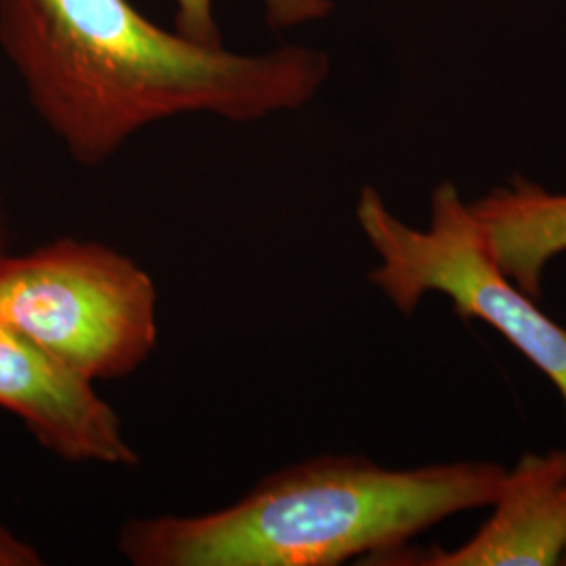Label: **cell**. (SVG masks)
I'll use <instances>...</instances> for the list:
<instances>
[{
	"mask_svg": "<svg viewBox=\"0 0 566 566\" xmlns=\"http://www.w3.org/2000/svg\"><path fill=\"white\" fill-rule=\"evenodd\" d=\"M177 32L191 41L219 46L221 30L214 20V0H175ZM264 15L273 28H287L304 21L324 18L329 11L327 0H263Z\"/></svg>",
	"mask_w": 566,
	"mask_h": 566,
	"instance_id": "8",
	"label": "cell"
},
{
	"mask_svg": "<svg viewBox=\"0 0 566 566\" xmlns=\"http://www.w3.org/2000/svg\"><path fill=\"white\" fill-rule=\"evenodd\" d=\"M497 266L531 298H542L547 264L566 252V193L514 177L468 203Z\"/></svg>",
	"mask_w": 566,
	"mask_h": 566,
	"instance_id": "7",
	"label": "cell"
},
{
	"mask_svg": "<svg viewBox=\"0 0 566 566\" xmlns=\"http://www.w3.org/2000/svg\"><path fill=\"white\" fill-rule=\"evenodd\" d=\"M357 221L380 256L369 282L399 313H416L426 294H443L462 319H481L504 336L546 376L566 407V327L547 317L491 259L453 182L434 189L428 229L397 219L374 187L361 189Z\"/></svg>",
	"mask_w": 566,
	"mask_h": 566,
	"instance_id": "3",
	"label": "cell"
},
{
	"mask_svg": "<svg viewBox=\"0 0 566 566\" xmlns=\"http://www.w3.org/2000/svg\"><path fill=\"white\" fill-rule=\"evenodd\" d=\"M504 474L479 460L395 470L319 455L266 476L231 506L128 521L118 547L137 566L376 565L449 516L491 507Z\"/></svg>",
	"mask_w": 566,
	"mask_h": 566,
	"instance_id": "2",
	"label": "cell"
},
{
	"mask_svg": "<svg viewBox=\"0 0 566 566\" xmlns=\"http://www.w3.org/2000/svg\"><path fill=\"white\" fill-rule=\"evenodd\" d=\"M2 235H4V224H2V200H0V256L4 254L2 252Z\"/></svg>",
	"mask_w": 566,
	"mask_h": 566,
	"instance_id": "10",
	"label": "cell"
},
{
	"mask_svg": "<svg viewBox=\"0 0 566 566\" xmlns=\"http://www.w3.org/2000/svg\"><path fill=\"white\" fill-rule=\"evenodd\" d=\"M493 512L465 544L413 549L376 565L556 566L566 554V451L525 453L506 470Z\"/></svg>",
	"mask_w": 566,
	"mask_h": 566,
	"instance_id": "6",
	"label": "cell"
},
{
	"mask_svg": "<svg viewBox=\"0 0 566 566\" xmlns=\"http://www.w3.org/2000/svg\"><path fill=\"white\" fill-rule=\"evenodd\" d=\"M0 322L88 380L137 371L158 343V290L139 264L99 242L61 238L0 256Z\"/></svg>",
	"mask_w": 566,
	"mask_h": 566,
	"instance_id": "4",
	"label": "cell"
},
{
	"mask_svg": "<svg viewBox=\"0 0 566 566\" xmlns=\"http://www.w3.org/2000/svg\"><path fill=\"white\" fill-rule=\"evenodd\" d=\"M0 407L15 413L42 447L67 462L137 465L120 418L95 382L57 355L0 322Z\"/></svg>",
	"mask_w": 566,
	"mask_h": 566,
	"instance_id": "5",
	"label": "cell"
},
{
	"mask_svg": "<svg viewBox=\"0 0 566 566\" xmlns=\"http://www.w3.org/2000/svg\"><path fill=\"white\" fill-rule=\"evenodd\" d=\"M0 44L70 156L109 160L137 130L182 114L256 122L311 102L324 53L261 55L168 32L130 0H0Z\"/></svg>",
	"mask_w": 566,
	"mask_h": 566,
	"instance_id": "1",
	"label": "cell"
},
{
	"mask_svg": "<svg viewBox=\"0 0 566 566\" xmlns=\"http://www.w3.org/2000/svg\"><path fill=\"white\" fill-rule=\"evenodd\" d=\"M563 565H566V554H565V558H563Z\"/></svg>",
	"mask_w": 566,
	"mask_h": 566,
	"instance_id": "11",
	"label": "cell"
},
{
	"mask_svg": "<svg viewBox=\"0 0 566 566\" xmlns=\"http://www.w3.org/2000/svg\"><path fill=\"white\" fill-rule=\"evenodd\" d=\"M39 565H42L41 554L7 526L0 525V566Z\"/></svg>",
	"mask_w": 566,
	"mask_h": 566,
	"instance_id": "9",
	"label": "cell"
}]
</instances>
